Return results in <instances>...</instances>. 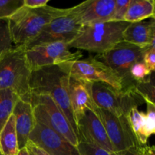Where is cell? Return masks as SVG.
Returning <instances> with one entry per match:
<instances>
[{
    "instance_id": "6da1fadb",
    "label": "cell",
    "mask_w": 155,
    "mask_h": 155,
    "mask_svg": "<svg viewBox=\"0 0 155 155\" xmlns=\"http://www.w3.org/2000/svg\"><path fill=\"white\" fill-rule=\"evenodd\" d=\"M70 79L68 73L60 64L36 69L31 71L30 94L51 97L68 118L77 135V124L70 102Z\"/></svg>"
},
{
    "instance_id": "7a4b0ae2",
    "label": "cell",
    "mask_w": 155,
    "mask_h": 155,
    "mask_svg": "<svg viewBox=\"0 0 155 155\" xmlns=\"http://www.w3.org/2000/svg\"><path fill=\"white\" fill-rule=\"evenodd\" d=\"M69 11L70 8H58L45 5L33 9L22 5L7 18L12 42L15 46L26 47L48 23Z\"/></svg>"
},
{
    "instance_id": "3957f363",
    "label": "cell",
    "mask_w": 155,
    "mask_h": 155,
    "mask_svg": "<svg viewBox=\"0 0 155 155\" xmlns=\"http://www.w3.org/2000/svg\"><path fill=\"white\" fill-rule=\"evenodd\" d=\"M128 24L125 21H109L83 25L74 40L68 44L69 48L103 54L124 41L123 33Z\"/></svg>"
},
{
    "instance_id": "277c9868",
    "label": "cell",
    "mask_w": 155,
    "mask_h": 155,
    "mask_svg": "<svg viewBox=\"0 0 155 155\" xmlns=\"http://www.w3.org/2000/svg\"><path fill=\"white\" fill-rule=\"evenodd\" d=\"M25 50L24 46L14 45L0 58V90L11 89L27 101L30 95L31 70Z\"/></svg>"
},
{
    "instance_id": "5b68a950",
    "label": "cell",
    "mask_w": 155,
    "mask_h": 155,
    "mask_svg": "<svg viewBox=\"0 0 155 155\" xmlns=\"http://www.w3.org/2000/svg\"><path fill=\"white\" fill-rule=\"evenodd\" d=\"M91 94L96 107L116 116H127L133 107L145 103L136 89L118 90L103 83H91Z\"/></svg>"
},
{
    "instance_id": "8992f818",
    "label": "cell",
    "mask_w": 155,
    "mask_h": 155,
    "mask_svg": "<svg viewBox=\"0 0 155 155\" xmlns=\"http://www.w3.org/2000/svg\"><path fill=\"white\" fill-rule=\"evenodd\" d=\"M27 101L33 107L36 122L52 129L77 146L78 139L75 132L63 111L51 97L30 94Z\"/></svg>"
},
{
    "instance_id": "52a82bcc",
    "label": "cell",
    "mask_w": 155,
    "mask_h": 155,
    "mask_svg": "<svg viewBox=\"0 0 155 155\" xmlns=\"http://www.w3.org/2000/svg\"><path fill=\"white\" fill-rule=\"evenodd\" d=\"M145 50L146 48L123 41L108 51L96 54L95 57L117 75L122 82L124 89H134L136 83L130 77V69L136 62L143 61Z\"/></svg>"
},
{
    "instance_id": "ba28073f",
    "label": "cell",
    "mask_w": 155,
    "mask_h": 155,
    "mask_svg": "<svg viewBox=\"0 0 155 155\" xmlns=\"http://www.w3.org/2000/svg\"><path fill=\"white\" fill-rule=\"evenodd\" d=\"M70 77L85 83H103L118 90L124 89L116 74L95 56L61 64Z\"/></svg>"
},
{
    "instance_id": "9c48e42d",
    "label": "cell",
    "mask_w": 155,
    "mask_h": 155,
    "mask_svg": "<svg viewBox=\"0 0 155 155\" xmlns=\"http://www.w3.org/2000/svg\"><path fill=\"white\" fill-rule=\"evenodd\" d=\"M26 58L31 71L44 67L58 65L83 58L80 51H71L68 42H54L26 48Z\"/></svg>"
},
{
    "instance_id": "30bf717a",
    "label": "cell",
    "mask_w": 155,
    "mask_h": 155,
    "mask_svg": "<svg viewBox=\"0 0 155 155\" xmlns=\"http://www.w3.org/2000/svg\"><path fill=\"white\" fill-rule=\"evenodd\" d=\"M81 27L78 11L75 5L70 8L69 12L66 15L58 17L48 23L25 48L54 42H65L69 44L78 34Z\"/></svg>"
},
{
    "instance_id": "8fae6325",
    "label": "cell",
    "mask_w": 155,
    "mask_h": 155,
    "mask_svg": "<svg viewBox=\"0 0 155 155\" xmlns=\"http://www.w3.org/2000/svg\"><path fill=\"white\" fill-rule=\"evenodd\" d=\"M95 110L104 125L114 153L141 147L132 131L127 116H116L98 107H95Z\"/></svg>"
},
{
    "instance_id": "7c38bea8",
    "label": "cell",
    "mask_w": 155,
    "mask_h": 155,
    "mask_svg": "<svg viewBox=\"0 0 155 155\" xmlns=\"http://www.w3.org/2000/svg\"><path fill=\"white\" fill-rule=\"evenodd\" d=\"M29 141L45 150L49 155H80L77 146L52 129L36 122Z\"/></svg>"
},
{
    "instance_id": "4fadbf2b",
    "label": "cell",
    "mask_w": 155,
    "mask_h": 155,
    "mask_svg": "<svg viewBox=\"0 0 155 155\" xmlns=\"http://www.w3.org/2000/svg\"><path fill=\"white\" fill-rule=\"evenodd\" d=\"M77 127L78 142L93 144L113 154V147L104 125L95 110H87L77 122Z\"/></svg>"
},
{
    "instance_id": "5bb4252c",
    "label": "cell",
    "mask_w": 155,
    "mask_h": 155,
    "mask_svg": "<svg viewBox=\"0 0 155 155\" xmlns=\"http://www.w3.org/2000/svg\"><path fill=\"white\" fill-rule=\"evenodd\" d=\"M82 26L111 21L115 0H88L77 5Z\"/></svg>"
},
{
    "instance_id": "9a60e30c",
    "label": "cell",
    "mask_w": 155,
    "mask_h": 155,
    "mask_svg": "<svg viewBox=\"0 0 155 155\" xmlns=\"http://www.w3.org/2000/svg\"><path fill=\"white\" fill-rule=\"evenodd\" d=\"M69 96L76 124L89 110H95V104L91 94V83H85L70 79Z\"/></svg>"
},
{
    "instance_id": "2e32d148",
    "label": "cell",
    "mask_w": 155,
    "mask_h": 155,
    "mask_svg": "<svg viewBox=\"0 0 155 155\" xmlns=\"http://www.w3.org/2000/svg\"><path fill=\"white\" fill-rule=\"evenodd\" d=\"M12 114L15 117L19 149H21L27 145L29 136L36 124L33 107L30 103L19 98L15 104Z\"/></svg>"
},
{
    "instance_id": "e0dca14e",
    "label": "cell",
    "mask_w": 155,
    "mask_h": 155,
    "mask_svg": "<svg viewBox=\"0 0 155 155\" xmlns=\"http://www.w3.org/2000/svg\"><path fill=\"white\" fill-rule=\"evenodd\" d=\"M153 29L152 18L148 21L129 23L123 33V40L142 48H149L152 41Z\"/></svg>"
},
{
    "instance_id": "ac0fdd59",
    "label": "cell",
    "mask_w": 155,
    "mask_h": 155,
    "mask_svg": "<svg viewBox=\"0 0 155 155\" xmlns=\"http://www.w3.org/2000/svg\"><path fill=\"white\" fill-rule=\"evenodd\" d=\"M155 14L154 0H131L124 18L127 23H136L151 18Z\"/></svg>"
},
{
    "instance_id": "d6986e66",
    "label": "cell",
    "mask_w": 155,
    "mask_h": 155,
    "mask_svg": "<svg viewBox=\"0 0 155 155\" xmlns=\"http://www.w3.org/2000/svg\"><path fill=\"white\" fill-rule=\"evenodd\" d=\"M19 150L15 117L12 114L0 132V152L3 155H17Z\"/></svg>"
},
{
    "instance_id": "ffe728a7",
    "label": "cell",
    "mask_w": 155,
    "mask_h": 155,
    "mask_svg": "<svg viewBox=\"0 0 155 155\" xmlns=\"http://www.w3.org/2000/svg\"><path fill=\"white\" fill-rule=\"evenodd\" d=\"M127 117L132 131L139 145L141 146L146 145L150 136L147 129L146 114L145 112L140 111L138 107H133Z\"/></svg>"
},
{
    "instance_id": "44dd1931",
    "label": "cell",
    "mask_w": 155,
    "mask_h": 155,
    "mask_svg": "<svg viewBox=\"0 0 155 155\" xmlns=\"http://www.w3.org/2000/svg\"><path fill=\"white\" fill-rule=\"evenodd\" d=\"M19 98L18 94L11 89L0 90V132L13 114Z\"/></svg>"
},
{
    "instance_id": "7402d4cb",
    "label": "cell",
    "mask_w": 155,
    "mask_h": 155,
    "mask_svg": "<svg viewBox=\"0 0 155 155\" xmlns=\"http://www.w3.org/2000/svg\"><path fill=\"white\" fill-rule=\"evenodd\" d=\"M135 89L143 98L155 105V71L144 80L136 83Z\"/></svg>"
},
{
    "instance_id": "603a6c76",
    "label": "cell",
    "mask_w": 155,
    "mask_h": 155,
    "mask_svg": "<svg viewBox=\"0 0 155 155\" xmlns=\"http://www.w3.org/2000/svg\"><path fill=\"white\" fill-rule=\"evenodd\" d=\"M13 46L9 31L8 21L7 18H0V58Z\"/></svg>"
},
{
    "instance_id": "cb8c5ba5",
    "label": "cell",
    "mask_w": 155,
    "mask_h": 155,
    "mask_svg": "<svg viewBox=\"0 0 155 155\" xmlns=\"http://www.w3.org/2000/svg\"><path fill=\"white\" fill-rule=\"evenodd\" d=\"M23 5V0H0V18H8Z\"/></svg>"
},
{
    "instance_id": "d4e9b609",
    "label": "cell",
    "mask_w": 155,
    "mask_h": 155,
    "mask_svg": "<svg viewBox=\"0 0 155 155\" xmlns=\"http://www.w3.org/2000/svg\"><path fill=\"white\" fill-rule=\"evenodd\" d=\"M151 71L148 69L143 61H139L132 66L130 74L133 81L138 83L145 80L151 74Z\"/></svg>"
},
{
    "instance_id": "484cf974",
    "label": "cell",
    "mask_w": 155,
    "mask_h": 155,
    "mask_svg": "<svg viewBox=\"0 0 155 155\" xmlns=\"http://www.w3.org/2000/svg\"><path fill=\"white\" fill-rule=\"evenodd\" d=\"M77 147L80 155H112L108 151L93 144L79 142Z\"/></svg>"
},
{
    "instance_id": "4316f807",
    "label": "cell",
    "mask_w": 155,
    "mask_h": 155,
    "mask_svg": "<svg viewBox=\"0 0 155 155\" xmlns=\"http://www.w3.org/2000/svg\"><path fill=\"white\" fill-rule=\"evenodd\" d=\"M131 0H115V7L114 10L111 21L123 22L127 14V9Z\"/></svg>"
},
{
    "instance_id": "83f0119b",
    "label": "cell",
    "mask_w": 155,
    "mask_h": 155,
    "mask_svg": "<svg viewBox=\"0 0 155 155\" xmlns=\"http://www.w3.org/2000/svg\"><path fill=\"white\" fill-rule=\"evenodd\" d=\"M146 104L147 111L146 114V123L147 129L149 136L155 134V105L147 100H144Z\"/></svg>"
},
{
    "instance_id": "f1b7e54d",
    "label": "cell",
    "mask_w": 155,
    "mask_h": 155,
    "mask_svg": "<svg viewBox=\"0 0 155 155\" xmlns=\"http://www.w3.org/2000/svg\"><path fill=\"white\" fill-rule=\"evenodd\" d=\"M143 62L151 71H155V49L148 48L143 55Z\"/></svg>"
},
{
    "instance_id": "f546056e",
    "label": "cell",
    "mask_w": 155,
    "mask_h": 155,
    "mask_svg": "<svg viewBox=\"0 0 155 155\" xmlns=\"http://www.w3.org/2000/svg\"><path fill=\"white\" fill-rule=\"evenodd\" d=\"M49 0H23V6L28 8H39L48 5Z\"/></svg>"
},
{
    "instance_id": "4dcf8cb0",
    "label": "cell",
    "mask_w": 155,
    "mask_h": 155,
    "mask_svg": "<svg viewBox=\"0 0 155 155\" xmlns=\"http://www.w3.org/2000/svg\"><path fill=\"white\" fill-rule=\"evenodd\" d=\"M26 148L27 149V151H30L33 155H49L45 150L41 148L38 145H35L30 141H28L27 145H26Z\"/></svg>"
},
{
    "instance_id": "1f68e13d",
    "label": "cell",
    "mask_w": 155,
    "mask_h": 155,
    "mask_svg": "<svg viewBox=\"0 0 155 155\" xmlns=\"http://www.w3.org/2000/svg\"><path fill=\"white\" fill-rule=\"evenodd\" d=\"M141 147H136V148H130V149L121 151V152L113 153L112 155H141Z\"/></svg>"
},
{
    "instance_id": "d6a6232c",
    "label": "cell",
    "mask_w": 155,
    "mask_h": 155,
    "mask_svg": "<svg viewBox=\"0 0 155 155\" xmlns=\"http://www.w3.org/2000/svg\"><path fill=\"white\" fill-rule=\"evenodd\" d=\"M141 155H155V145L153 146H145L141 147Z\"/></svg>"
},
{
    "instance_id": "836d02e7",
    "label": "cell",
    "mask_w": 155,
    "mask_h": 155,
    "mask_svg": "<svg viewBox=\"0 0 155 155\" xmlns=\"http://www.w3.org/2000/svg\"><path fill=\"white\" fill-rule=\"evenodd\" d=\"M152 18L153 23H154V29H153V37H152V41H151V45H150V48H154L155 49V14L153 16Z\"/></svg>"
},
{
    "instance_id": "e575fe53",
    "label": "cell",
    "mask_w": 155,
    "mask_h": 155,
    "mask_svg": "<svg viewBox=\"0 0 155 155\" xmlns=\"http://www.w3.org/2000/svg\"><path fill=\"white\" fill-rule=\"evenodd\" d=\"M17 155H30V153H29V151H27V149L25 148H21V149L19 150V151H18V154Z\"/></svg>"
},
{
    "instance_id": "d590c367",
    "label": "cell",
    "mask_w": 155,
    "mask_h": 155,
    "mask_svg": "<svg viewBox=\"0 0 155 155\" xmlns=\"http://www.w3.org/2000/svg\"><path fill=\"white\" fill-rule=\"evenodd\" d=\"M29 153H30V155H33V154H32V153H30V151H29Z\"/></svg>"
},
{
    "instance_id": "8d00e7d4",
    "label": "cell",
    "mask_w": 155,
    "mask_h": 155,
    "mask_svg": "<svg viewBox=\"0 0 155 155\" xmlns=\"http://www.w3.org/2000/svg\"><path fill=\"white\" fill-rule=\"evenodd\" d=\"M0 155H3V154H2V153H1V152H0Z\"/></svg>"
}]
</instances>
